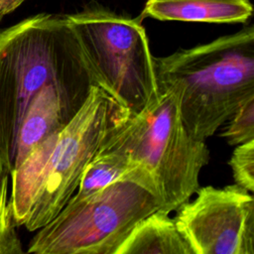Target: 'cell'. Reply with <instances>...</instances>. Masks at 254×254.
I'll use <instances>...</instances> for the list:
<instances>
[{
  "mask_svg": "<svg viewBox=\"0 0 254 254\" xmlns=\"http://www.w3.org/2000/svg\"><path fill=\"white\" fill-rule=\"evenodd\" d=\"M162 206L151 180L117 181L84 198H69L50 222L38 229L27 252L116 254L132 229Z\"/></svg>",
  "mask_w": 254,
  "mask_h": 254,
  "instance_id": "obj_5",
  "label": "cell"
},
{
  "mask_svg": "<svg viewBox=\"0 0 254 254\" xmlns=\"http://www.w3.org/2000/svg\"><path fill=\"white\" fill-rule=\"evenodd\" d=\"M116 254H193L170 213L158 209L143 218Z\"/></svg>",
  "mask_w": 254,
  "mask_h": 254,
  "instance_id": "obj_10",
  "label": "cell"
},
{
  "mask_svg": "<svg viewBox=\"0 0 254 254\" xmlns=\"http://www.w3.org/2000/svg\"><path fill=\"white\" fill-rule=\"evenodd\" d=\"M51 83L98 85L67 15L41 13L0 31V156L7 174L23 115Z\"/></svg>",
  "mask_w": 254,
  "mask_h": 254,
  "instance_id": "obj_2",
  "label": "cell"
},
{
  "mask_svg": "<svg viewBox=\"0 0 254 254\" xmlns=\"http://www.w3.org/2000/svg\"><path fill=\"white\" fill-rule=\"evenodd\" d=\"M8 204V174L0 178V254H23Z\"/></svg>",
  "mask_w": 254,
  "mask_h": 254,
  "instance_id": "obj_13",
  "label": "cell"
},
{
  "mask_svg": "<svg viewBox=\"0 0 254 254\" xmlns=\"http://www.w3.org/2000/svg\"><path fill=\"white\" fill-rule=\"evenodd\" d=\"M67 17L97 84L130 115L157 99L155 57L140 18L119 15L98 4Z\"/></svg>",
  "mask_w": 254,
  "mask_h": 254,
  "instance_id": "obj_6",
  "label": "cell"
},
{
  "mask_svg": "<svg viewBox=\"0 0 254 254\" xmlns=\"http://www.w3.org/2000/svg\"><path fill=\"white\" fill-rule=\"evenodd\" d=\"M160 90L177 98L188 132L205 141L254 96V27L154 58Z\"/></svg>",
  "mask_w": 254,
  "mask_h": 254,
  "instance_id": "obj_3",
  "label": "cell"
},
{
  "mask_svg": "<svg viewBox=\"0 0 254 254\" xmlns=\"http://www.w3.org/2000/svg\"><path fill=\"white\" fill-rule=\"evenodd\" d=\"M177 209L178 229L193 254H254V198L234 184L198 188Z\"/></svg>",
  "mask_w": 254,
  "mask_h": 254,
  "instance_id": "obj_7",
  "label": "cell"
},
{
  "mask_svg": "<svg viewBox=\"0 0 254 254\" xmlns=\"http://www.w3.org/2000/svg\"><path fill=\"white\" fill-rule=\"evenodd\" d=\"M4 174H7V173L4 171V167H3L2 160H1V156H0V178H1ZM8 175H9V174H8Z\"/></svg>",
  "mask_w": 254,
  "mask_h": 254,
  "instance_id": "obj_16",
  "label": "cell"
},
{
  "mask_svg": "<svg viewBox=\"0 0 254 254\" xmlns=\"http://www.w3.org/2000/svg\"><path fill=\"white\" fill-rule=\"evenodd\" d=\"M99 151L126 154L152 177L171 213L199 188V174L209 161L205 141L193 138L185 127L176 96L160 90L143 111L129 115L106 138Z\"/></svg>",
  "mask_w": 254,
  "mask_h": 254,
  "instance_id": "obj_4",
  "label": "cell"
},
{
  "mask_svg": "<svg viewBox=\"0 0 254 254\" xmlns=\"http://www.w3.org/2000/svg\"><path fill=\"white\" fill-rule=\"evenodd\" d=\"M128 178L148 179L155 184L150 174L126 154L98 151L84 169L78 187L70 198H84L110 184Z\"/></svg>",
  "mask_w": 254,
  "mask_h": 254,
  "instance_id": "obj_11",
  "label": "cell"
},
{
  "mask_svg": "<svg viewBox=\"0 0 254 254\" xmlns=\"http://www.w3.org/2000/svg\"><path fill=\"white\" fill-rule=\"evenodd\" d=\"M92 86L51 83L32 98L17 132L12 170L37 145L62 130L72 119L85 102Z\"/></svg>",
  "mask_w": 254,
  "mask_h": 254,
  "instance_id": "obj_8",
  "label": "cell"
},
{
  "mask_svg": "<svg viewBox=\"0 0 254 254\" xmlns=\"http://www.w3.org/2000/svg\"><path fill=\"white\" fill-rule=\"evenodd\" d=\"M221 136L231 146L254 139V96L244 101L226 120Z\"/></svg>",
  "mask_w": 254,
  "mask_h": 254,
  "instance_id": "obj_12",
  "label": "cell"
},
{
  "mask_svg": "<svg viewBox=\"0 0 254 254\" xmlns=\"http://www.w3.org/2000/svg\"><path fill=\"white\" fill-rule=\"evenodd\" d=\"M252 13L250 0H147L139 18L231 24L246 23Z\"/></svg>",
  "mask_w": 254,
  "mask_h": 254,
  "instance_id": "obj_9",
  "label": "cell"
},
{
  "mask_svg": "<svg viewBox=\"0 0 254 254\" xmlns=\"http://www.w3.org/2000/svg\"><path fill=\"white\" fill-rule=\"evenodd\" d=\"M25 0H0V21L7 14L17 9Z\"/></svg>",
  "mask_w": 254,
  "mask_h": 254,
  "instance_id": "obj_15",
  "label": "cell"
},
{
  "mask_svg": "<svg viewBox=\"0 0 254 254\" xmlns=\"http://www.w3.org/2000/svg\"><path fill=\"white\" fill-rule=\"evenodd\" d=\"M129 115L104 88L93 85L72 119L10 172L8 204L15 226L35 231L50 222L75 192L84 169L108 135Z\"/></svg>",
  "mask_w": 254,
  "mask_h": 254,
  "instance_id": "obj_1",
  "label": "cell"
},
{
  "mask_svg": "<svg viewBox=\"0 0 254 254\" xmlns=\"http://www.w3.org/2000/svg\"><path fill=\"white\" fill-rule=\"evenodd\" d=\"M229 165L235 184L252 192L254 190V139L236 145Z\"/></svg>",
  "mask_w": 254,
  "mask_h": 254,
  "instance_id": "obj_14",
  "label": "cell"
}]
</instances>
